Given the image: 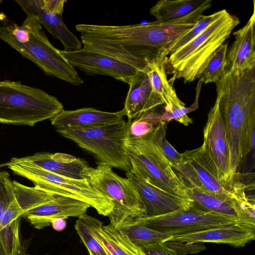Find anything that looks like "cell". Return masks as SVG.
Here are the masks:
<instances>
[{"label": "cell", "instance_id": "cell-1", "mask_svg": "<svg viewBox=\"0 0 255 255\" xmlns=\"http://www.w3.org/2000/svg\"><path fill=\"white\" fill-rule=\"evenodd\" d=\"M83 48L111 57L139 71L186 32L182 23L157 21L126 25L78 24Z\"/></svg>", "mask_w": 255, "mask_h": 255}, {"label": "cell", "instance_id": "cell-2", "mask_svg": "<svg viewBox=\"0 0 255 255\" xmlns=\"http://www.w3.org/2000/svg\"><path fill=\"white\" fill-rule=\"evenodd\" d=\"M215 84L229 143L228 181L232 187L243 159L255 150V80L243 73H229Z\"/></svg>", "mask_w": 255, "mask_h": 255}, {"label": "cell", "instance_id": "cell-3", "mask_svg": "<svg viewBox=\"0 0 255 255\" xmlns=\"http://www.w3.org/2000/svg\"><path fill=\"white\" fill-rule=\"evenodd\" d=\"M2 20L0 39L36 65L47 75L75 86L84 83L61 50L50 42L35 17L27 14L20 26L11 20Z\"/></svg>", "mask_w": 255, "mask_h": 255}, {"label": "cell", "instance_id": "cell-4", "mask_svg": "<svg viewBox=\"0 0 255 255\" xmlns=\"http://www.w3.org/2000/svg\"><path fill=\"white\" fill-rule=\"evenodd\" d=\"M240 23L227 10L218 19L186 45L170 54L165 63L166 73L183 79L185 84L198 78L216 50Z\"/></svg>", "mask_w": 255, "mask_h": 255}, {"label": "cell", "instance_id": "cell-5", "mask_svg": "<svg viewBox=\"0 0 255 255\" xmlns=\"http://www.w3.org/2000/svg\"><path fill=\"white\" fill-rule=\"evenodd\" d=\"M63 110L62 104L44 90L19 81L0 80V123L33 127Z\"/></svg>", "mask_w": 255, "mask_h": 255}, {"label": "cell", "instance_id": "cell-6", "mask_svg": "<svg viewBox=\"0 0 255 255\" xmlns=\"http://www.w3.org/2000/svg\"><path fill=\"white\" fill-rule=\"evenodd\" d=\"M7 165L14 174L28 179L34 187L44 192L86 203L104 216L108 217L113 211L112 200L85 178L76 179L57 175L22 157L11 158Z\"/></svg>", "mask_w": 255, "mask_h": 255}, {"label": "cell", "instance_id": "cell-7", "mask_svg": "<svg viewBox=\"0 0 255 255\" xmlns=\"http://www.w3.org/2000/svg\"><path fill=\"white\" fill-rule=\"evenodd\" d=\"M131 121L124 120L120 123L99 127L56 130L91 153L98 165H108L127 172L131 170V165L124 145L130 132Z\"/></svg>", "mask_w": 255, "mask_h": 255}, {"label": "cell", "instance_id": "cell-8", "mask_svg": "<svg viewBox=\"0 0 255 255\" xmlns=\"http://www.w3.org/2000/svg\"><path fill=\"white\" fill-rule=\"evenodd\" d=\"M124 149L131 165L130 171L160 189L190 199L188 188L178 178L171 163L148 138L129 132Z\"/></svg>", "mask_w": 255, "mask_h": 255}, {"label": "cell", "instance_id": "cell-9", "mask_svg": "<svg viewBox=\"0 0 255 255\" xmlns=\"http://www.w3.org/2000/svg\"><path fill=\"white\" fill-rule=\"evenodd\" d=\"M95 188L110 198L113 209L108 217L110 224L117 227L122 223L145 216V210L139 194L132 181L124 178L106 165L93 168L88 166L82 172Z\"/></svg>", "mask_w": 255, "mask_h": 255}, {"label": "cell", "instance_id": "cell-10", "mask_svg": "<svg viewBox=\"0 0 255 255\" xmlns=\"http://www.w3.org/2000/svg\"><path fill=\"white\" fill-rule=\"evenodd\" d=\"M15 198L23 211L22 217L37 229L49 226L55 218L79 217L86 214L88 204L69 197L55 196L35 187L14 184Z\"/></svg>", "mask_w": 255, "mask_h": 255}, {"label": "cell", "instance_id": "cell-11", "mask_svg": "<svg viewBox=\"0 0 255 255\" xmlns=\"http://www.w3.org/2000/svg\"><path fill=\"white\" fill-rule=\"evenodd\" d=\"M136 219L157 231L169 233L172 237L239 222L236 217L206 211L193 203L187 210Z\"/></svg>", "mask_w": 255, "mask_h": 255}, {"label": "cell", "instance_id": "cell-12", "mask_svg": "<svg viewBox=\"0 0 255 255\" xmlns=\"http://www.w3.org/2000/svg\"><path fill=\"white\" fill-rule=\"evenodd\" d=\"M181 154V162L172 168L187 188L221 194L233 198L232 190L220 181L217 168L203 144Z\"/></svg>", "mask_w": 255, "mask_h": 255}, {"label": "cell", "instance_id": "cell-13", "mask_svg": "<svg viewBox=\"0 0 255 255\" xmlns=\"http://www.w3.org/2000/svg\"><path fill=\"white\" fill-rule=\"evenodd\" d=\"M61 52L74 68H77L87 75L108 76L129 84L139 71L116 59L84 48Z\"/></svg>", "mask_w": 255, "mask_h": 255}, {"label": "cell", "instance_id": "cell-14", "mask_svg": "<svg viewBox=\"0 0 255 255\" xmlns=\"http://www.w3.org/2000/svg\"><path fill=\"white\" fill-rule=\"evenodd\" d=\"M212 159L216 165L220 181L232 190L228 181L230 149L224 121L219 108V98L217 96L214 106L208 114L204 128V141Z\"/></svg>", "mask_w": 255, "mask_h": 255}, {"label": "cell", "instance_id": "cell-15", "mask_svg": "<svg viewBox=\"0 0 255 255\" xmlns=\"http://www.w3.org/2000/svg\"><path fill=\"white\" fill-rule=\"evenodd\" d=\"M126 175L134 183L139 194L145 210V217L187 210L192 205L191 200L160 189L131 171L127 172Z\"/></svg>", "mask_w": 255, "mask_h": 255}, {"label": "cell", "instance_id": "cell-16", "mask_svg": "<svg viewBox=\"0 0 255 255\" xmlns=\"http://www.w3.org/2000/svg\"><path fill=\"white\" fill-rule=\"evenodd\" d=\"M255 239V226L240 222L172 237L168 241L188 244L211 243L243 247Z\"/></svg>", "mask_w": 255, "mask_h": 255}, {"label": "cell", "instance_id": "cell-17", "mask_svg": "<svg viewBox=\"0 0 255 255\" xmlns=\"http://www.w3.org/2000/svg\"><path fill=\"white\" fill-rule=\"evenodd\" d=\"M253 12L246 24L234 32L235 40L228 48L225 71L255 68V3Z\"/></svg>", "mask_w": 255, "mask_h": 255}, {"label": "cell", "instance_id": "cell-18", "mask_svg": "<svg viewBox=\"0 0 255 255\" xmlns=\"http://www.w3.org/2000/svg\"><path fill=\"white\" fill-rule=\"evenodd\" d=\"M212 0H160L149 10L156 21L164 23L197 22L212 6Z\"/></svg>", "mask_w": 255, "mask_h": 255}, {"label": "cell", "instance_id": "cell-19", "mask_svg": "<svg viewBox=\"0 0 255 255\" xmlns=\"http://www.w3.org/2000/svg\"><path fill=\"white\" fill-rule=\"evenodd\" d=\"M26 13L35 17L51 35L60 40L64 46V51H73L82 48V42L67 28L62 16L45 10L41 0H15Z\"/></svg>", "mask_w": 255, "mask_h": 255}, {"label": "cell", "instance_id": "cell-20", "mask_svg": "<svg viewBox=\"0 0 255 255\" xmlns=\"http://www.w3.org/2000/svg\"><path fill=\"white\" fill-rule=\"evenodd\" d=\"M125 116L123 109L116 112H108L85 107L74 110L63 109L50 120L56 129L84 128L120 123L124 120Z\"/></svg>", "mask_w": 255, "mask_h": 255}, {"label": "cell", "instance_id": "cell-21", "mask_svg": "<svg viewBox=\"0 0 255 255\" xmlns=\"http://www.w3.org/2000/svg\"><path fill=\"white\" fill-rule=\"evenodd\" d=\"M129 85L123 110L128 120L133 121L160 106L151 95L148 77L143 71H138Z\"/></svg>", "mask_w": 255, "mask_h": 255}, {"label": "cell", "instance_id": "cell-22", "mask_svg": "<svg viewBox=\"0 0 255 255\" xmlns=\"http://www.w3.org/2000/svg\"><path fill=\"white\" fill-rule=\"evenodd\" d=\"M22 158L54 174L76 179H84L82 172L89 166L81 158L61 152H37Z\"/></svg>", "mask_w": 255, "mask_h": 255}, {"label": "cell", "instance_id": "cell-23", "mask_svg": "<svg viewBox=\"0 0 255 255\" xmlns=\"http://www.w3.org/2000/svg\"><path fill=\"white\" fill-rule=\"evenodd\" d=\"M23 211L16 198L0 219V255H24L20 232Z\"/></svg>", "mask_w": 255, "mask_h": 255}, {"label": "cell", "instance_id": "cell-24", "mask_svg": "<svg viewBox=\"0 0 255 255\" xmlns=\"http://www.w3.org/2000/svg\"><path fill=\"white\" fill-rule=\"evenodd\" d=\"M92 233L102 248L111 255H146L119 229L110 224L104 226L94 217Z\"/></svg>", "mask_w": 255, "mask_h": 255}, {"label": "cell", "instance_id": "cell-25", "mask_svg": "<svg viewBox=\"0 0 255 255\" xmlns=\"http://www.w3.org/2000/svg\"><path fill=\"white\" fill-rule=\"evenodd\" d=\"M188 194L192 203L201 209L236 217L233 198L229 196L195 188H188Z\"/></svg>", "mask_w": 255, "mask_h": 255}, {"label": "cell", "instance_id": "cell-26", "mask_svg": "<svg viewBox=\"0 0 255 255\" xmlns=\"http://www.w3.org/2000/svg\"><path fill=\"white\" fill-rule=\"evenodd\" d=\"M125 233L136 246L141 247L168 241L172 236L150 228L136 219L127 221L116 227Z\"/></svg>", "mask_w": 255, "mask_h": 255}, {"label": "cell", "instance_id": "cell-27", "mask_svg": "<svg viewBox=\"0 0 255 255\" xmlns=\"http://www.w3.org/2000/svg\"><path fill=\"white\" fill-rule=\"evenodd\" d=\"M245 189L243 183L235 181L232 189L234 208L240 222L255 226V198L248 197Z\"/></svg>", "mask_w": 255, "mask_h": 255}, {"label": "cell", "instance_id": "cell-28", "mask_svg": "<svg viewBox=\"0 0 255 255\" xmlns=\"http://www.w3.org/2000/svg\"><path fill=\"white\" fill-rule=\"evenodd\" d=\"M228 46L227 43H223L214 52L198 78L202 84L216 83L222 77L225 71Z\"/></svg>", "mask_w": 255, "mask_h": 255}, {"label": "cell", "instance_id": "cell-29", "mask_svg": "<svg viewBox=\"0 0 255 255\" xmlns=\"http://www.w3.org/2000/svg\"><path fill=\"white\" fill-rule=\"evenodd\" d=\"M166 122L161 121L153 130L145 136L154 143L162 153L171 163L172 166H177L181 161V154L166 139Z\"/></svg>", "mask_w": 255, "mask_h": 255}, {"label": "cell", "instance_id": "cell-30", "mask_svg": "<svg viewBox=\"0 0 255 255\" xmlns=\"http://www.w3.org/2000/svg\"><path fill=\"white\" fill-rule=\"evenodd\" d=\"M94 217L86 214L78 217L74 227L88 252L94 255H107L92 233Z\"/></svg>", "mask_w": 255, "mask_h": 255}, {"label": "cell", "instance_id": "cell-31", "mask_svg": "<svg viewBox=\"0 0 255 255\" xmlns=\"http://www.w3.org/2000/svg\"><path fill=\"white\" fill-rule=\"evenodd\" d=\"M226 11V9H222L208 15H202L191 29L171 46L168 50V55L199 35L211 23L220 17Z\"/></svg>", "mask_w": 255, "mask_h": 255}, {"label": "cell", "instance_id": "cell-32", "mask_svg": "<svg viewBox=\"0 0 255 255\" xmlns=\"http://www.w3.org/2000/svg\"><path fill=\"white\" fill-rule=\"evenodd\" d=\"M15 199L14 185L9 173L6 171H0V219Z\"/></svg>", "mask_w": 255, "mask_h": 255}, {"label": "cell", "instance_id": "cell-33", "mask_svg": "<svg viewBox=\"0 0 255 255\" xmlns=\"http://www.w3.org/2000/svg\"><path fill=\"white\" fill-rule=\"evenodd\" d=\"M164 243L174 250L177 255L197 254L206 249L205 246L199 244H188L187 243L166 241Z\"/></svg>", "mask_w": 255, "mask_h": 255}, {"label": "cell", "instance_id": "cell-34", "mask_svg": "<svg viewBox=\"0 0 255 255\" xmlns=\"http://www.w3.org/2000/svg\"><path fill=\"white\" fill-rule=\"evenodd\" d=\"M155 125L146 120L137 119L131 121L130 134L137 137H143L148 134Z\"/></svg>", "mask_w": 255, "mask_h": 255}, {"label": "cell", "instance_id": "cell-35", "mask_svg": "<svg viewBox=\"0 0 255 255\" xmlns=\"http://www.w3.org/2000/svg\"><path fill=\"white\" fill-rule=\"evenodd\" d=\"M146 255H177L163 242H159L140 247Z\"/></svg>", "mask_w": 255, "mask_h": 255}, {"label": "cell", "instance_id": "cell-36", "mask_svg": "<svg viewBox=\"0 0 255 255\" xmlns=\"http://www.w3.org/2000/svg\"><path fill=\"white\" fill-rule=\"evenodd\" d=\"M42 6L47 11L62 15L65 0H41Z\"/></svg>", "mask_w": 255, "mask_h": 255}, {"label": "cell", "instance_id": "cell-37", "mask_svg": "<svg viewBox=\"0 0 255 255\" xmlns=\"http://www.w3.org/2000/svg\"><path fill=\"white\" fill-rule=\"evenodd\" d=\"M65 219L62 218L54 219L51 222V225L55 230L62 231L65 229L67 225Z\"/></svg>", "mask_w": 255, "mask_h": 255}, {"label": "cell", "instance_id": "cell-38", "mask_svg": "<svg viewBox=\"0 0 255 255\" xmlns=\"http://www.w3.org/2000/svg\"><path fill=\"white\" fill-rule=\"evenodd\" d=\"M89 255H94L92 252H89Z\"/></svg>", "mask_w": 255, "mask_h": 255}, {"label": "cell", "instance_id": "cell-39", "mask_svg": "<svg viewBox=\"0 0 255 255\" xmlns=\"http://www.w3.org/2000/svg\"><path fill=\"white\" fill-rule=\"evenodd\" d=\"M105 251V250H104ZM107 254V255H111L110 254H109V253H108L107 251H105Z\"/></svg>", "mask_w": 255, "mask_h": 255}]
</instances>
